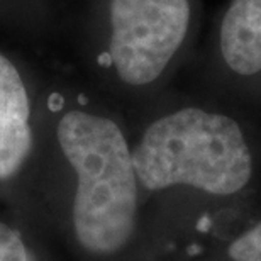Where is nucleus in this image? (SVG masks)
I'll return each mask as SVG.
<instances>
[{
    "label": "nucleus",
    "instance_id": "1",
    "mask_svg": "<svg viewBox=\"0 0 261 261\" xmlns=\"http://www.w3.org/2000/svg\"><path fill=\"white\" fill-rule=\"evenodd\" d=\"M58 141L76 171L73 226L90 253L112 254L129 243L138 219V175L122 130L111 119L71 111Z\"/></svg>",
    "mask_w": 261,
    "mask_h": 261
},
{
    "label": "nucleus",
    "instance_id": "2",
    "mask_svg": "<svg viewBox=\"0 0 261 261\" xmlns=\"http://www.w3.org/2000/svg\"><path fill=\"white\" fill-rule=\"evenodd\" d=\"M133 161L138 181L151 192L184 185L229 197L253 176V154L239 124L195 107L151 124Z\"/></svg>",
    "mask_w": 261,
    "mask_h": 261
},
{
    "label": "nucleus",
    "instance_id": "3",
    "mask_svg": "<svg viewBox=\"0 0 261 261\" xmlns=\"http://www.w3.org/2000/svg\"><path fill=\"white\" fill-rule=\"evenodd\" d=\"M189 0H111V58L122 82L158 78L184 43Z\"/></svg>",
    "mask_w": 261,
    "mask_h": 261
},
{
    "label": "nucleus",
    "instance_id": "4",
    "mask_svg": "<svg viewBox=\"0 0 261 261\" xmlns=\"http://www.w3.org/2000/svg\"><path fill=\"white\" fill-rule=\"evenodd\" d=\"M29 98L19 71L0 55V180L24 165L31 149Z\"/></svg>",
    "mask_w": 261,
    "mask_h": 261
},
{
    "label": "nucleus",
    "instance_id": "5",
    "mask_svg": "<svg viewBox=\"0 0 261 261\" xmlns=\"http://www.w3.org/2000/svg\"><path fill=\"white\" fill-rule=\"evenodd\" d=\"M221 53L243 76L261 71V0H232L221 24Z\"/></svg>",
    "mask_w": 261,
    "mask_h": 261
},
{
    "label": "nucleus",
    "instance_id": "6",
    "mask_svg": "<svg viewBox=\"0 0 261 261\" xmlns=\"http://www.w3.org/2000/svg\"><path fill=\"white\" fill-rule=\"evenodd\" d=\"M231 261H261V221L229 244Z\"/></svg>",
    "mask_w": 261,
    "mask_h": 261
},
{
    "label": "nucleus",
    "instance_id": "7",
    "mask_svg": "<svg viewBox=\"0 0 261 261\" xmlns=\"http://www.w3.org/2000/svg\"><path fill=\"white\" fill-rule=\"evenodd\" d=\"M0 261H36L20 234L0 222Z\"/></svg>",
    "mask_w": 261,
    "mask_h": 261
}]
</instances>
